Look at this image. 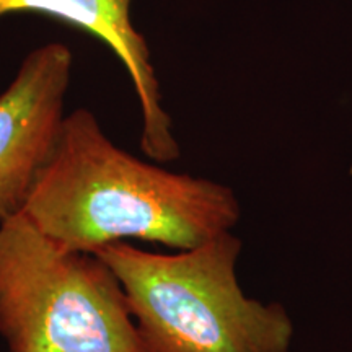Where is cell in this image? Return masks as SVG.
<instances>
[{
    "label": "cell",
    "instance_id": "1",
    "mask_svg": "<svg viewBox=\"0 0 352 352\" xmlns=\"http://www.w3.org/2000/svg\"><path fill=\"white\" fill-rule=\"evenodd\" d=\"M25 217L70 252L142 240L191 250L239 223L232 188L147 164L108 139L95 114L65 116L52 155L26 201Z\"/></svg>",
    "mask_w": 352,
    "mask_h": 352
},
{
    "label": "cell",
    "instance_id": "2",
    "mask_svg": "<svg viewBox=\"0 0 352 352\" xmlns=\"http://www.w3.org/2000/svg\"><path fill=\"white\" fill-rule=\"evenodd\" d=\"M241 240L223 232L165 254L113 241L96 250L120 280L152 352H290L283 303L246 297L236 277Z\"/></svg>",
    "mask_w": 352,
    "mask_h": 352
},
{
    "label": "cell",
    "instance_id": "3",
    "mask_svg": "<svg viewBox=\"0 0 352 352\" xmlns=\"http://www.w3.org/2000/svg\"><path fill=\"white\" fill-rule=\"evenodd\" d=\"M0 336L8 352H152L108 264L23 214L0 222Z\"/></svg>",
    "mask_w": 352,
    "mask_h": 352
},
{
    "label": "cell",
    "instance_id": "4",
    "mask_svg": "<svg viewBox=\"0 0 352 352\" xmlns=\"http://www.w3.org/2000/svg\"><path fill=\"white\" fill-rule=\"evenodd\" d=\"M72 60L63 43L36 47L0 95V222L23 212L54 152L67 116Z\"/></svg>",
    "mask_w": 352,
    "mask_h": 352
},
{
    "label": "cell",
    "instance_id": "5",
    "mask_svg": "<svg viewBox=\"0 0 352 352\" xmlns=\"http://www.w3.org/2000/svg\"><path fill=\"white\" fill-rule=\"evenodd\" d=\"M132 0H0V19L15 13H39L94 34L104 43L129 74L142 111L140 148L166 164L179 157L168 113L162 107L160 85L145 38L131 20Z\"/></svg>",
    "mask_w": 352,
    "mask_h": 352
},
{
    "label": "cell",
    "instance_id": "6",
    "mask_svg": "<svg viewBox=\"0 0 352 352\" xmlns=\"http://www.w3.org/2000/svg\"><path fill=\"white\" fill-rule=\"evenodd\" d=\"M351 175H352V166H351Z\"/></svg>",
    "mask_w": 352,
    "mask_h": 352
}]
</instances>
